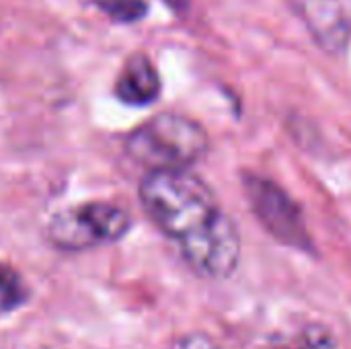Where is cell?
<instances>
[{"instance_id":"obj_1","label":"cell","mask_w":351,"mask_h":349,"mask_svg":"<svg viewBox=\"0 0 351 349\" xmlns=\"http://www.w3.org/2000/svg\"><path fill=\"white\" fill-rule=\"evenodd\" d=\"M140 200L150 220L177 243L224 212L214 189L191 171H150L142 179Z\"/></svg>"},{"instance_id":"obj_2","label":"cell","mask_w":351,"mask_h":349,"mask_svg":"<svg viewBox=\"0 0 351 349\" xmlns=\"http://www.w3.org/2000/svg\"><path fill=\"white\" fill-rule=\"evenodd\" d=\"M125 152L150 171H189L208 156L210 136L191 117L158 113L128 136Z\"/></svg>"},{"instance_id":"obj_3","label":"cell","mask_w":351,"mask_h":349,"mask_svg":"<svg viewBox=\"0 0 351 349\" xmlns=\"http://www.w3.org/2000/svg\"><path fill=\"white\" fill-rule=\"evenodd\" d=\"M130 224L128 212L119 206L88 202L58 212L47 226V237L60 249L80 251L119 241L130 230Z\"/></svg>"},{"instance_id":"obj_4","label":"cell","mask_w":351,"mask_h":349,"mask_svg":"<svg viewBox=\"0 0 351 349\" xmlns=\"http://www.w3.org/2000/svg\"><path fill=\"white\" fill-rule=\"evenodd\" d=\"M243 185L249 206L267 234L298 251L313 249V239L304 224L300 206L278 183L249 173L245 175Z\"/></svg>"},{"instance_id":"obj_5","label":"cell","mask_w":351,"mask_h":349,"mask_svg":"<svg viewBox=\"0 0 351 349\" xmlns=\"http://www.w3.org/2000/svg\"><path fill=\"white\" fill-rule=\"evenodd\" d=\"M187 265L202 278L226 280L241 261V234L232 218L222 212L197 234L179 243Z\"/></svg>"},{"instance_id":"obj_6","label":"cell","mask_w":351,"mask_h":349,"mask_svg":"<svg viewBox=\"0 0 351 349\" xmlns=\"http://www.w3.org/2000/svg\"><path fill=\"white\" fill-rule=\"evenodd\" d=\"M317 45L341 53L351 39V0H290Z\"/></svg>"},{"instance_id":"obj_7","label":"cell","mask_w":351,"mask_h":349,"mask_svg":"<svg viewBox=\"0 0 351 349\" xmlns=\"http://www.w3.org/2000/svg\"><path fill=\"white\" fill-rule=\"evenodd\" d=\"M115 95L119 101L134 107H144L158 99L160 76L146 53H134L125 60L115 82Z\"/></svg>"},{"instance_id":"obj_8","label":"cell","mask_w":351,"mask_h":349,"mask_svg":"<svg viewBox=\"0 0 351 349\" xmlns=\"http://www.w3.org/2000/svg\"><path fill=\"white\" fill-rule=\"evenodd\" d=\"M25 296L27 290L21 276L12 267L0 263V311L6 313L16 309L25 300Z\"/></svg>"},{"instance_id":"obj_9","label":"cell","mask_w":351,"mask_h":349,"mask_svg":"<svg viewBox=\"0 0 351 349\" xmlns=\"http://www.w3.org/2000/svg\"><path fill=\"white\" fill-rule=\"evenodd\" d=\"M99 6L115 21H138L146 12V0H99Z\"/></svg>"},{"instance_id":"obj_10","label":"cell","mask_w":351,"mask_h":349,"mask_svg":"<svg viewBox=\"0 0 351 349\" xmlns=\"http://www.w3.org/2000/svg\"><path fill=\"white\" fill-rule=\"evenodd\" d=\"M296 349H335V344L323 327H308L300 335Z\"/></svg>"},{"instance_id":"obj_11","label":"cell","mask_w":351,"mask_h":349,"mask_svg":"<svg viewBox=\"0 0 351 349\" xmlns=\"http://www.w3.org/2000/svg\"><path fill=\"white\" fill-rule=\"evenodd\" d=\"M171 349H222L206 333H189L179 337Z\"/></svg>"}]
</instances>
